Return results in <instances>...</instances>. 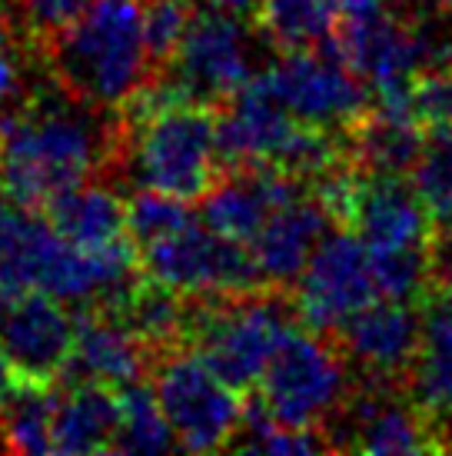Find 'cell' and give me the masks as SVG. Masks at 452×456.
Segmentation results:
<instances>
[{
  "mask_svg": "<svg viewBox=\"0 0 452 456\" xmlns=\"http://www.w3.org/2000/svg\"><path fill=\"white\" fill-rule=\"evenodd\" d=\"M113 134L93 120V107L61 94L27 101L0 117V180L17 207L37 210L63 187L90 180L110 157Z\"/></svg>",
  "mask_w": 452,
  "mask_h": 456,
  "instance_id": "1",
  "label": "cell"
},
{
  "mask_svg": "<svg viewBox=\"0 0 452 456\" xmlns=\"http://www.w3.org/2000/svg\"><path fill=\"white\" fill-rule=\"evenodd\" d=\"M44 51L53 84L93 110L124 107L157 74L143 34V0H93Z\"/></svg>",
  "mask_w": 452,
  "mask_h": 456,
  "instance_id": "2",
  "label": "cell"
},
{
  "mask_svg": "<svg viewBox=\"0 0 452 456\" xmlns=\"http://www.w3.org/2000/svg\"><path fill=\"white\" fill-rule=\"evenodd\" d=\"M113 164H124L137 187L176 200H203L216 180V114L203 103H180L113 130Z\"/></svg>",
  "mask_w": 452,
  "mask_h": 456,
  "instance_id": "3",
  "label": "cell"
},
{
  "mask_svg": "<svg viewBox=\"0 0 452 456\" xmlns=\"http://www.w3.org/2000/svg\"><path fill=\"white\" fill-rule=\"evenodd\" d=\"M293 314L296 306L273 287L243 297H193L187 343L233 390H250L263 380L273 354L293 330Z\"/></svg>",
  "mask_w": 452,
  "mask_h": 456,
  "instance_id": "4",
  "label": "cell"
},
{
  "mask_svg": "<svg viewBox=\"0 0 452 456\" xmlns=\"http://www.w3.org/2000/svg\"><path fill=\"white\" fill-rule=\"evenodd\" d=\"M137 254L147 277L197 300L266 290L250 243L230 240L197 220H190L187 227L174 230L170 237L143 247Z\"/></svg>",
  "mask_w": 452,
  "mask_h": 456,
  "instance_id": "5",
  "label": "cell"
},
{
  "mask_svg": "<svg viewBox=\"0 0 452 456\" xmlns=\"http://www.w3.org/2000/svg\"><path fill=\"white\" fill-rule=\"evenodd\" d=\"M346 396L343 350L327 333L289 330L260 380V400L277 419L300 430H323Z\"/></svg>",
  "mask_w": 452,
  "mask_h": 456,
  "instance_id": "6",
  "label": "cell"
},
{
  "mask_svg": "<svg viewBox=\"0 0 452 456\" xmlns=\"http://www.w3.org/2000/svg\"><path fill=\"white\" fill-rule=\"evenodd\" d=\"M153 393L164 406L176 446L193 453L226 450L243 419L239 390H233L223 377H216L193 350L190 354L166 350L160 356V367L153 373Z\"/></svg>",
  "mask_w": 452,
  "mask_h": 456,
  "instance_id": "7",
  "label": "cell"
},
{
  "mask_svg": "<svg viewBox=\"0 0 452 456\" xmlns=\"http://www.w3.org/2000/svg\"><path fill=\"white\" fill-rule=\"evenodd\" d=\"M260 77L289 114L313 127L350 134L373 110L363 77L333 53H310L300 47L260 70Z\"/></svg>",
  "mask_w": 452,
  "mask_h": 456,
  "instance_id": "8",
  "label": "cell"
},
{
  "mask_svg": "<svg viewBox=\"0 0 452 456\" xmlns=\"http://www.w3.org/2000/svg\"><path fill=\"white\" fill-rule=\"evenodd\" d=\"M376 280L369 247L350 227L329 230L296 280V317L306 330L333 337L352 314L373 304Z\"/></svg>",
  "mask_w": 452,
  "mask_h": 456,
  "instance_id": "9",
  "label": "cell"
},
{
  "mask_svg": "<svg viewBox=\"0 0 452 456\" xmlns=\"http://www.w3.org/2000/svg\"><path fill=\"white\" fill-rule=\"evenodd\" d=\"M253 34L243 17L220 11H197L170 64L160 70L174 77L193 103L216 107L253 80Z\"/></svg>",
  "mask_w": 452,
  "mask_h": 456,
  "instance_id": "10",
  "label": "cell"
},
{
  "mask_svg": "<svg viewBox=\"0 0 452 456\" xmlns=\"http://www.w3.org/2000/svg\"><path fill=\"white\" fill-rule=\"evenodd\" d=\"M77 317L63 300L44 290L11 293L0 304V346L20 380L53 383L70 363Z\"/></svg>",
  "mask_w": 452,
  "mask_h": 456,
  "instance_id": "11",
  "label": "cell"
},
{
  "mask_svg": "<svg viewBox=\"0 0 452 456\" xmlns=\"http://www.w3.org/2000/svg\"><path fill=\"white\" fill-rule=\"evenodd\" d=\"M346 227L359 233L369 250L396 247H429L432 216L423 207L419 193L402 174H366L356 177L350 197Z\"/></svg>",
  "mask_w": 452,
  "mask_h": 456,
  "instance_id": "12",
  "label": "cell"
},
{
  "mask_svg": "<svg viewBox=\"0 0 452 456\" xmlns=\"http://www.w3.org/2000/svg\"><path fill=\"white\" fill-rule=\"evenodd\" d=\"M306 180L289 177L273 167L230 170L203 197V224L230 240L250 243L283 203L296 200Z\"/></svg>",
  "mask_w": 452,
  "mask_h": 456,
  "instance_id": "13",
  "label": "cell"
},
{
  "mask_svg": "<svg viewBox=\"0 0 452 456\" xmlns=\"http://www.w3.org/2000/svg\"><path fill=\"white\" fill-rule=\"evenodd\" d=\"M343 346V356L359 363L373 377H400L409 373L423 340V317L406 300L376 297L359 314H352L333 333Z\"/></svg>",
  "mask_w": 452,
  "mask_h": 456,
  "instance_id": "14",
  "label": "cell"
},
{
  "mask_svg": "<svg viewBox=\"0 0 452 456\" xmlns=\"http://www.w3.org/2000/svg\"><path fill=\"white\" fill-rule=\"evenodd\" d=\"M329 224H333V216L316 193L303 191L296 200L283 203L250 240V250L260 264L266 287H273V290L293 287L319 240L329 233Z\"/></svg>",
  "mask_w": 452,
  "mask_h": 456,
  "instance_id": "15",
  "label": "cell"
},
{
  "mask_svg": "<svg viewBox=\"0 0 452 456\" xmlns=\"http://www.w3.org/2000/svg\"><path fill=\"white\" fill-rule=\"evenodd\" d=\"M147 360H150V346L140 337H133L124 323H117L107 310L93 306L77 317L74 354H70L63 377L120 390L143 377Z\"/></svg>",
  "mask_w": 452,
  "mask_h": 456,
  "instance_id": "16",
  "label": "cell"
},
{
  "mask_svg": "<svg viewBox=\"0 0 452 456\" xmlns=\"http://www.w3.org/2000/svg\"><path fill=\"white\" fill-rule=\"evenodd\" d=\"M51 227L80 250H113L133 243L126 233V203L103 183L80 180L40 207Z\"/></svg>",
  "mask_w": 452,
  "mask_h": 456,
  "instance_id": "17",
  "label": "cell"
},
{
  "mask_svg": "<svg viewBox=\"0 0 452 456\" xmlns=\"http://www.w3.org/2000/svg\"><path fill=\"white\" fill-rule=\"evenodd\" d=\"M120 423V400L113 387L103 383H77L67 393H57L53 406V453L84 456L113 453Z\"/></svg>",
  "mask_w": 452,
  "mask_h": 456,
  "instance_id": "18",
  "label": "cell"
},
{
  "mask_svg": "<svg viewBox=\"0 0 452 456\" xmlns=\"http://www.w3.org/2000/svg\"><path fill=\"white\" fill-rule=\"evenodd\" d=\"M363 453L400 456V453H426L440 444L429 440L426 417L392 400L386 393H369L352 406V444Z\"/></svg>",
  "mask_w": 452,
  "mask_h": 456,
  "instance_id": "19",
  "label": "cell"
},
{
  "mask_svg": "<svg viewBox=\"0 0 452 456\" xmlns=\"http://www.w3.org/2000/svg\"><path fill=\"white\" fill-rule=\"evenodd\" d=\"M413 406L426 419H452V310L432 300L423 317V340L409 367Z\"/></svg>",
  "mask_w": 452,
  "mask_h": 456,
  "instance_id": "20",
  "label": "cell"
},
{
  "mask_svg": "<svg viewBox=\"0 0 452 456\" xmlns=\"http://www.w3.org/2000/svg\"><path fill=\"white\" fill-rule=\"evenodd\" d=\"M426 130L409 120H392L376 110L350 130V157L356 167H363L369 174H409L419 160Z\"/></svg>",
  "mask_w": 452,
  "mask_h": 456,
  "instance_id": "21",
  "label": "cell"
},
{
  "mask_svg": "<svg viewBox=\"0 0 452 456\" xmlns=\"http://www.w3.org/2000/svg\"><path fill=\"white\" fill-rule=\"evenodd\" d=\"M53 383L20 380V387L0 403L4 446L13 453H53Z\"/></svg>",
  "mask_w": 452,
  "mask_h": 456,
  "instance_id": "22",
  "label": "cell"
},
{
  "mask_svg": "<svg viewBox=\"0 0 452 456\" xmlns=\"http://www.w3.org/2000/svg\"><path fill=\"white\" fill-rule=\"evenodd\" d=\"M120 400V423L113 453H166L176 446V436L164 417V406L157 400L153 387H143L140 380L126 383L117 390Z\"/></svg>",
  "mask_w": 452,
  "mask_h": 456,
  "instance_id": "23",
  "label": "cell"
},
{
  "mask_svg": "<svg viewBox=\"0 0 452 456\" xmlns=\"http://www.w3.org/2000/svg\"><path fill=\"white\" fill-rule=\"evenodd\" d=\"M339 17V0H263L256 24L283 51L313 47L333 34Z\"/></svg>",
  "mask_w": 452,
  "mask_h": 456,
  "instance_id": "24",
  "label": "cell"
},
{
  "mask_svg": "<svg viewBox=\"0 0 452 456\" xmlns=\"http://www.w3.org/2000/svg\"><path fill=\"white\" fill-rule=\"evenodd\" d=\"M409 183L432 216V227L452 233V124L426 127L419 160L409 170Z\"/></svg>",
  "mask_w": 452,
  "mask_h": 456,
  "instance_id": "25",
  "label": "cell"
},
{
  "mask_svg": "<svg viewBox=\"0 0 452 456\" xmlns=\"http://www.w3.org/2000/svg\"><path fill=\"white\" fill-rule=\"evenodd\" d=\"M230 450L260 456H303L327 450V444L319 440V430L289 427L266 410L263 400H250L243 406V419H239L237 433L230 440Z\"/></svg>",
  "mask_w": 452,
  "mask_h": 456,
  "instance_id": "26",
  "label": "cell"
},
{
  "mask_svg": "<svg viewBox=\"0 0 452 456\" xmlns=\"http://www.w3.org/2000/svg\"><path fill=\"white\" fill-rule=\"evenodd\" d=\"M376 293L386 300H413L426 290L432 277V254L429 247H396V250H369Z\"/></svg>",
  "mask_w": 452,
  "mask_h": 456,
  "instance_id": "27",
  "label": "cell"
},
{
  "mask_svg": "<svg viewBox=\"0 0 452 456\" xmlns=\"http://www.w3.org/2000/svg\"><path fill=\"white\" fill-rule=\"evenodd\" d=\"M190 220L193 216L187 210V200L166 197L160 191L140 187V193H133V200L126 203V233H130L137 250L170 237L174 230L187 227Z\"/></svg>",
  "mask_w": 452,
  "mask_h": 456,
  "instance_id": "28",
  "label": "cell"
},
{
  "mask_svg": "<svg viewBox=\"0 0 452 456\" xmlns=\"http://www.w3.org/2000/svg\"><path fill=\"white\" fill-rule=\"evenodd\" d=\"M193 13H197V7L190 0H143V34H147L153 70L170 64Z\"/></svg>",
  "mask_w": 452,
  "mask_h": 456,
  "instance_id": "29",
  "label": "cell"
},
{
  "mask_svg": "<svg viewBox=\"0 0 452 456\" xmlns=\"http://www.w3.org/2000/svg\"><path fill=\"white\" fill-rule=\"evenodd\" d=\"M90 4L93 0H13L20 24L40 47H47L67 27L77 24Z\"/></svg>",
  "mask_w": 452,
  "mask_h": 456,
  "instance_id": "30",
  "label": "cell"
},
{
  "mask_svg": "<svg viewBox=\"0 0 452 456\" xmlns=\"http://www.w3.org/2000/svg\"><path fill=\"white\" fill-rule=\"evenodd\" d=\"M413 120L419 127L452 124V67H432L413 77Z\"/></svg>",
  "mask_w": 452,
  "mask_h": 456,
  "instance_id": "31",
  "label": "cell"
},
{
  "mask_svg": "<svg viewBox=\"0 0 452 456\" xmlns=\"http://www.w3.org/2000/svg\"><path fill=\"white\" fill-rule=\"evenodd\" d=\"M27 103V70L13 44L0 47V117L20 110Z\"/></svg>",
  "mask_w": 452,
  "mask_h": 456,
  "instance_id": "32",
  "label": "cell"
},
{
  "mask_svg": "<svg viewBox=\"0 0 452 456\" xmlns=\"http://www.w3.org/2000/svg\"><path fill=\"white\" fill-rule=\"evenodd\" d=\"M206 11H220V13H233V17H243V20H256L260 11H263V0H200Z\"/></svg>",
  "mask_w": 452,
  "mask_h": 456,
  "instance_id": "33",
  "label": "cell"
},
{
  "mask_svg": "<svg viewBox=\"0 0 452 456\" xmlns=\"http://www.w3.org/2000/svg\"><path fill=\"white\" fill-rule=\"evenodd\" d=\"M17 387H20V373H17V367L11 363L7 350L0 346V403H4Z\"/></svg>",
  "mask_w": 452,
  "mask_h": 456,
  "instance_id": "34",
  "label": "cell"
},
{
  "mask_svg": "<svg viewBox=\"0 0 452 456\" xmlns=\"http://www.w3.org/2000/svg\"><path fill=\"white\" fill-rule=\"evenodd\" d=\"M416 7H440V11H452V0H409Z\"/></svg>",
  "mask_w": 452,
  "mask_h": 456,
  "instance_id": "35",
  "label": "cell"
},
{
  "mask_svg": "<svg viewBox=\"0 0 452 456\" xmlns=\"http://www.w3.org/2000/svg\"><path fill=\"white\" fill-rule=\"evenodd\" d=\"M4 44H11V20L0 13V47H4Z\"/></svg>",
  "mask_w": 452,
  "mask_h": 456,
  "instance_id": "36",
  "label": "cell"
},
{
  "mask_svg": "<svg viewBox=\"0 0 452 456\" xmlns=\"http://www.w3.org/2000/svg\"><path fill=\"white\" fill-rule=\"evenodd\" d=\"M4 200H7V191H4V180H0V216H4Z\"/></svg>",
  "mask_w": 452,
  "mask_h": 456,
  "instance_id": "37",
  "label": "cell"
},
{
  "mask_svg": "<svg viewBox=\"0 0 452 456\" xmlns=\"http://www.w3.org/2000/svg\"><path fill=\"white\" fill-rule=\"evenodd\" d=\"M7 297H11V293H4V290H0V304H4V300H7Z\"/></svg>",
  "mask_w": 452,
  "mask_h": 456,
  "instance_id": "38",
  "label": "cell"
}]
</instances>
